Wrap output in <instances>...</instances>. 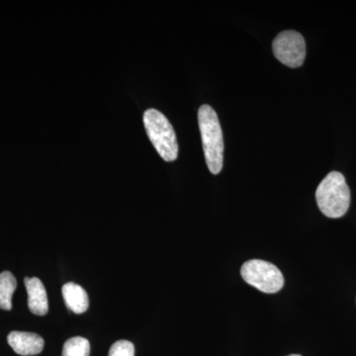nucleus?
I'll use <instances>...</instances> for the list:
<instances>
[{
  "mask_svg": "<svg viewBox=\"0 0 356 356\" xmlns=\"http://www.w3.org/2000/svg\"><path fill=\"white\" fill-rule=\"evenodd\" d=\"M198 122L206 163L211 173L218 175L224 161V139L216 111L210 105H202L199 108Z\"/></svg>",
  "mask_w": 356,
  "mask_h": 356,
  "instance_id": "f257e3e1",
  "label": "nucleus"
},
{
  "mask_svg": "<svg viewBox=\"0 0 356 356\" xmlns=\"http://www.w3.org/2000/svg\"><path fill=\"white\" fill-rule=\"evenodd\" d=\"M316 200L325 216L332 219L344 216L350 208V191L343 173L330 172L318 184Z\"/></svg>",
  "mask_w": 356,
  "mask_h": 356,
  "instance_id": "f03ea898",
  "label": "nucleus"
},
{
  "mask_svg": "<svg viewBox=\"0 0 356 356\" xmlns=\"http://www.w3.org/2000/svg\"><path fill=\"white\" fill-rule=\"evenodd\" d=\"M144 124L159 156L168 163L175 161L178 156L177 135L165 115L156 109H147L144 113Z\"/></svg>",
  "mask_w": 356,
  "mask_h": 356,
  "instance_id": "7ed1b4c3",
  "label": "nucleus"
},
{
  "mask_svg": "<svg viewBox=\"0 0 356 356\" xmlns=\"http://www.w3.org/2000/svg\"><path fill=\"white\" fill-rule=\"evenodd\" d=\"M241 274L248 284L268 294L280 291L284 285V277L277 266L261 259H252L245 262L241 269Z\"/></svg>",
  "mask_w": 356,
  "mask_h": 356,
  "instance_id": "20e7f679",
  "label": "nucleus"
},
{
  "mask_svg": "<svg viewBox=\"0 0 356 356\" xmlns=\"http://www.w3.org/2000/svg\"><path fill=\"white\" fill-rule=\"evenodd\" d=\"M273 50L275 58L287 67L296 69L304 64L306 42L300 33L288 30L281 32L274 39Z\"/></svg>",
  "mask_w": 356,
  "mask_h": 356,
  "instance_id": "39448f33",
  "label": "nucleus"
},
{
  "mask_svg": "<svg viewBox=\"0 0 356 356\" xmlns=\"http://www.w3.org/2000/svg\"><path fill=\"white\" fill-rule=\"evenodd\" d=\"M7 341L19 355H37L44 350L43 337L34 332H11L7 337Z\"/></svg>",
  "mask_w": 356,
  "mask_h": 356,
  "instance_id": "423d86ee",
  "label": "nucleus"
},
{
  "mask_svg": "<svg viewBox=\"0 0 356 356\" xmlns=\"http://www.w3.org/2000/svg\"><path fill=\"white\" fill-rule=\"evenodd\" d=\"M28 307L34 315L44 316L49 311L48 296L42 281L37 277H25Z\"/></svg>",
  "mask_w": 356,
  "mask_h": 356,
  "instance_id": "0eeeda50",
  "label": "nucleus"
},
{
  "mask_svg": "<svg viewBox=\"0 0 356 356\" xmlns=\"http://www.w3.org/2000/svg\"><path fill=\"white\" fill-rule=\"evenodd\" d=\"M63 297L65 305L76 314H83L88 311L89 306L88 295L81 285L69 282L62 288Z\"/></svg>",
  "mask_w": 356,
  "mask_h": 356,
  "instance_id": "6e6552de",
  "label": "nucleus"
},
{
  "mask_svg": "<svg viewBox=\"0 0 356 356\" xmlns=\"http://www.w3.org/2000/svg\"><path fill=\"white\" fill-rule=\"evenodd\" d=\"M17 287V281L13 273L3 271L0 273V309L10 311L13 309V296Z\"/></svg>",
  "mask_w": 356,
  "mask_h": 356,
  "instance_id": "1a4fd4ad",
  "label": "nucleus"
},
{
  "mask_svg": "<svg viewBox=\"0 0 356 356\" xmlns=\"http://www.w3.org/2000/svg\"><path fill=\"white\" fill-rule=\"evenodd\" d=\"M90 344L88 339L81 337H74L67 339L63 348L62 356H89Z\"/></svg>",
  "mask_w": 356,
  "mask_h": 356,
  "instance_id": "9d476101",
  "label": "nucleus"
},
{
  "mask_svg": "<svg viewBox=\"0 0 356 356\" xmlns=\"http://www.w3.org/2000/svg\"><path fill=\"white\" fill-rule=\"evenodd\" d=\"M108 356H135V346L131 341L122 339L110 348Z\"/></svg>",
  "mask_w": 356,
  "mask_h": 356,
  "instance_id": "9b49d317",
  "label": "nucleus"
},
{
  "mask_svg": "<svg viewBox=\"0 0 356 356\" xmlns=\"http://www.w3.org/2000/svg\"><path fill=\"white\" fill-rule=\"evenodd\" d=\"M287 356H301L300 355H287Z\"/></svg>",
  "mask_w": 356,
  "mask_h": 356,
  "instance_id": "f8f14e48",
  "label": "nucleus"
}]
</instances>
